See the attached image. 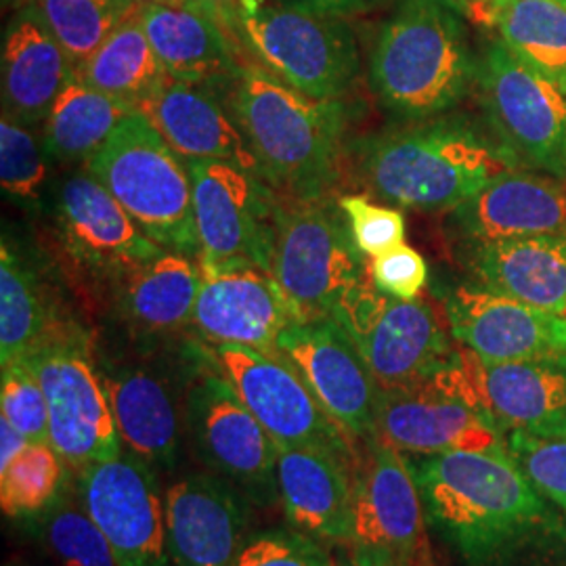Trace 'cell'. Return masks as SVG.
<instances>
[{
  "label": "cell",
  "mask_w": 566,
  "mask_h": 566,
  "mask_svg": "<svg viewBox=\"0 0 566 566\" xmlns=\"http://www.w3.org/2000/svg\"><path fill=\"white\" fill-rule=\"evenodd\" d=\"M374 439L411 455L507 451L504 430L481 403L462 350L430 378L380 390Z\"/></svg>",
  "instance_id": "ba28073f"
},
{
  "label": "cell",
  "mask_w": 566,
  "mask_h": 566,
  "mask_svg": "<svg viewBox=\"0 0 566 566\" xmlns=\"http://www.w3.org/2000/svg\"><path fill=\"white\" fill-rule=\"evenodd\" d=\"M139 20L154 51L175 81L223 91L242 67L212 0L179 7L142 4Z\"/></svg>",
  "instance_id": "cb8c5ba5"
},
{
  "label": "cell",
  "mask_w": 566,
  "mask_h": 566,
  "mask_svg": "<svg viewBox=\"0 0 566 566\" xmlns=\"http://www.w3.org/2000/svg\"><path fill=\"white\" fill-rule=\"evenodd\" d=\"M202 266L181 252L164 250L116 285V303L133 329L147 336L181 332L193 324Z\"/></svg>",
  "instance_id": "f546056e"
},
{
  "label": "cell",
  "mask_w": 566,
  "mask_h": 566,
  "mask_svg": "<svg viewBox=\"0 0 566 566\" xmlns=\"http://www.w3.org/2000/svg\"><path fill=\"white\" fill-rule=\"evenodd\" d=\"M142 4H166V7H179V4H187L191 0H137Z\"/></svg>",
  "instance_id": "7dc6e473"
},
{
  "label": "cell",
  "mask_w": 566,
  "mask_h": 566,
  "mask_svg": "<svg viewBox=\"0 0 566 566\" xmlns=\"http://www.w3.org/2000/svg\"><path fill=\"white\" fill-rule=\"evenodd\" d=\"M521 166L491 128L468 118L439 116L369 143L364 179L385 202L420 212H446Z\"/></svg>",
  "instance_id": "3957f363"
},
{
  "label": "cell",
  "mask_w": 566,
  "mask_h": 566,
  "mask_svg": "<svg viewBox=\"0 0 566 566\" xmlns=\"http://www.w3.org/2000/svg\"><path fill=\"white\" fill-rule=\"evenodd\" d=\"M357 462L319 447H277V491L287 523L313 539L348 544Z\"/></svg>",
  "instance_id": "7402d4cb"
},
{
  "label": "cell",
  "mask_w": 566,
  "mask_h": 566,
  "mask_svg": "<svg viewBox=\"0 0 566 566\" xmlns=\"http://www.w3.org/2000/svg\"><path fill=\"white\" fill-rule=\"evenodd\" d=\"M120 2H137V0H120Z\"/></svg>",
  "instance_id": "c3c4849f"
},
{
  "label": "cell",
  "mask_w": 566,
  "mask_h": 566,
  "mask_svg": "<svg viewBox=\"0 0 566 566\" xmlns=\"http://www.w3.org/2000/svg\"><path fill=\"white\" fill-rule=\"evenodd\" d=\"M202 273L261 266L271 273L275 193L261 177L223 160H185Z\"/></svg>",
  "instance_id": "5bb4252c"
},
{
  "label": "cell",
  "mask_w": 566,
  "mask_h": 566,
  "mask_svg": "<svg viewBox=\"0 0 566 566\" xmlns=\"http://www.w3.org/2000/svg\"><path fill=\"white\" fill-rule=\"evenodd\" d=\"M67 465L51 443H30L0 470V506L11 518L34 516L55 504Z\"/></svg>",
  "instance_id": "d590c367"
},
{
  "label": "cell",
  "mask_w": 566,
  "mask_h": 566,
  "mask_svg": "<svg viewBox=\"0 0 566 566\" xmlns=\"http://www.w3.org/2000/svg\"><path fill=\"white\" fill-rule=\"evenodd\" d=\"M76 74L93 88L135 107L168 78L163 61L143 30L139 9L82 63Z\"/></svg>",
  "instance_id": "d6a6232c"
},
{
  "label": "cell",
  "mask_w": 566,
  "mask_h": 566,
  "mask_svg": "<svg viewBox=\"0 0 566 566\" xmlns=\"http://www.w3.org/2000/svg\"><path fill=\"white\" fill-rule=\"evenodd\" d=\"M338 206L343 208L353 240L367 256H380L403 243L405 219L399 210L371 203L364 196H344Z\"/></svg>",
  "instance_id": "b9f144b4"
},
{
  "label": "cell",
  "mask_w": 566,
  "mask_h": 566,
  "mask_svg": "<svg viewBox=\"0 0 566 566\" xmlns=\"http://www.w3.org/2000/svg\"><path fill=\"white\" fill-rule=\"evenodd\" d=\"M2 105L21 124L46 120L76 65L42 20L34 2L23 4L2 36Z\"/></svg>",
  "instance_id": "4316f807"
},
{
  "label": "cell",
  "mask_w": 566,
  "mask_h": 566,
  "mask_svg": "<svg viewBox=\"0 0 566 566\" xmlns=\"http://www.w3.org/2000/svg\"><path fill=\"white\" fill-rule=\"evenodd\" d=\"M464 18L443 0H399L369 61V82L386 109L407 122L439 118L476 84Z\"/></svg>",
  "instance_id": "277c9868"
},
{
  "label": "cell",
  "mask_w": 566,
  "mask_h": 566,
  "mask_svg": "<svg viewBox=\"0 0 566 566\" xmlns=\"http://www.w3.org/2000/svg\"><path fill=\"white\" fill-rule=\"evenodd\" d=\"M63 327L36 273L2 240L0 248V364L25 361Z\"/></svg>",
  "instance_id": "1f68e13d"
},
{
  "label": "cell",
  "mask_w": 566,
  "mask_h": 566,
  "mask_svg": "<svg viewBox=\"0 0 566 566\" xmlns=\"http://www.w3.org/2000/svg\"><path fill=\"white\" fill-rule=\"evenodd\" d=\"M25 364L44 390L49 443L67 470L81 476L91 465L120 455V434L99 365L93 361L88 340L76 327H63Z\"/></svg>",
  "instance_id": "9c48e42d"
},
{
  "label": "cell",
  "mask_w": 566,
  "mask_h": 566,
  "mask_svg": "<svg viewBox=\"0 0 566 566\" xmlns=\"http://www.w3.org/2000/svg\"><path fill=\"white\" fill-rule=\"evenodd\" d=\"M468 243L465 266L479 285L566 315V233Z\"/></svg>",
  "instance_id": "83f0119b"
},
{
  "label": "cell",
  "mask_w": 566,
  "mask_h": 566,
  "mask_svg": "<svg viewBox=\"0 0 566 566\" xmlns=\"http://www.w3.org/2000/svg\"><path fill=\"white\" fill-rule=\"evenodd\" d=\"M451 212L468 242L566 233V182L510 170Z\"/></svg>",
  "instance_id": "484cf974"
},
{
  "label": "cell",
  "mask_w": 566,
  "mask_h": 566,
  "mask_svg": "<svg viewBox=\"0 0 566 566\" xmlns=\"http://www.w3.org/2000/svg\"><path fill=\"white\" fill-rule=\"evenodd\" d=\"M424 504L405 453L365 441L355 465L353 566H430Z\"/></svg>",
  "instance_id": "8fae6325"
},
{
  "label": "cell",
  "mask_w": 566,
  "mask_h": 566,
  "mask_svg": "<svg viewBox=\"0 0 566 566\" xmlns=\"http://www.w3.org/2000/svg\"><path fill=\"white\" fill-rule=\"evenodd\" d=\"M465 369L502 430L566 439V355L518 364H485L462 350Z\"/></svg>",
  "instance_id": "603a6c76"
},
{
  "label": "cell",
  "mask_w": 566,
  "mask_h": 566,
  "mask_svg": "<svg viewBox=\"0 0 566 566\" xmlns=\"http://www.w3.org/2000/svg\"><path fill=\"white\" fill-rule=\"evenodd\" d=\"M369 280L386 296L416 301L428 282V266L424 256L403 242L386 250L380 256H374Z\"/></svg>",
  "instance_id": "7bdbcfd3"
},
{
  "label": "cell",
  "mask_w": 566,
  "mask_h": 566,
  "mask_svg": "<svg viewBox=\"0 0 566 566\" xmlns=\"http://www.w3.org/2000/svg\"><path fill=\"white\" fill-rule=\"evenodd\" d=\"M122 446L154 470H172L181 449V413L170 385L142 365H103Z\"/></svg>",
  "instance_id": "f1b7e54d"
},
{
  "label": "cell",
  "mask_w": 566,
  "mask_h": 566,
  "mask_svg": "<svg viewBox=\"0 0 566 566\" xmlns=\"http://www.w3.org/2000/svg\"><path fill=\"white\" fill-rule=\"evenodd\" d=\"M455 13L476 25L495 28L504 0H443Z\"/></svg>",
  "instance_id": "f6af8a7d"
},
{
  "label": "cell",
  "mask_w": 566,
  "mask_h": 566,
  "mask_svg": "<svg viewBox=\"0 0 566 566\" xmlns=\"http://www.w3.org/2000/svg\"><path fill=\"white\" fill-rule=\"evenodd\" d=\"M166 537L175 566H231L250 526V500L214 472L179 479L164 493Z\"/></svg>",
  "instance_id": "ffe728a7"
},
{
  "label": "cell",
  "mask_w": 566,
  "mask_h": 566,
  "mask_svg": "<svg viewBox=\"0 0 566 566\" xmlns=\"http://www.w3.org/2000/svg\"><path fill=\"white\" fill-rule=\"evenodd\" d=\"M507 451L542 497L566 512V439L510 430Z\"/></svg>",
  "instance_id": "f35d334b"
},
{
  "label": "cell",
  "mask_w": 566,
  "mask_h": 566,
  "mask_svg": "<svg viewBox=\"0 0 566 566\" xmlns=\"http://www.w3.org/2000/svg\"><path fill=\"white\" fill-rule=\"evenodd\" d=\"M208 359L233 386L275 446L319 447L359 458L355 441L327 416L301 371L282 353L212 344Z\"/></svg>",
  "instance_id": "9a60e30c"
},
{
  "label": "cell",
  "mask_w": 566,
  "mask_h": 566,
  "mask_svg": "<svg viewBox=\"0 0 566 566\" xmlns=\"http://www.w3.org/2000/svg\"><path fill=\"white\" fill-rule=\"evenodd\" d=\"M409 464L428 525L472 566L495 565L558 525L510 451H449Z\"/></svg>",
  "instance_id": "6da1fadb"
},
{
  "label": "cell",
  "mask_w": 566,
  "mask_h": 566,
  "mask_svg": "<svg viewBox=\"0 0 566 566\" xmlns=\"http://www.w3.org/2000/svg\"><path fill=\"white\" fill-rule=\"evenodd\" d=\"M296 2L322 15L346 20L353 15H364L367 11H374L385 0H296Z\"/></svg>",
  "instance_id": "ee69618b"
},
{
  "label": "cell",
  "mask_w": 566,
  "mask_h": 566,
  "mask_svg": "<svg viewBox=\"0 0 566 566\" xmlns=\"http://www.w3.org/2000/svg\"><path fill=\"white\" fill-rule=\"evenodd\" d=\"M182 418L198 458L210 472L259 506L280 502L277 446L214 365L193 374Z\"/></svg>",
  "instance_id": "4fadbf2b"
},
{
  "label": "cell",
  "mask_w": 566,
  "mask_h": 566,
  "mask_svg": "<svg viewBox=\"0 0 566 566\" xmlns=\"http://www.w3.org/2000/svg\"><path fill=\"white\" fill-rule=\"evenodd\" d=\"M103 187L168 252L200 259L187 164L139 112L126 116L86 163Z\"/></svg>",
  "instance_id": "8992f818"
},
{
  "label": "cell",
  "mask_w": 566,
  "mask_h": 566,
  "mask_svg": "<svg viewBox=\"0 0 566 566\" xmlns=\"http://www.w3.org/2000/svg\"><path fill=\"white\" fill-rule=\"evenodd\" d=\"M231 566H336L324 542L301 531H264L250 537Z\"/></svg>",
  "instance_id": "60d3db41"
},
{
  "label": "cell",
  "mask_w": 566,
  "mask_h": 566,
  "mask_svg": "<svg viewBox=\"0 0 566 566\" xmlns=\"http://www.w3.org/2000/svg\"><path fill=\"white\" fill-rule=\"evenodd\" d=\"M277 350L355 443L374 439L380 388L343 325L334 317L296 322L283 332Z\"/></svg>",
  "instance_id": "ac0fdd59"
},
{
  "label": "cell",
  "mask_w": 566,
  "mask_h": 566,
  "mask_svg": "<svg viewBox=\"0 0 566 566\" xmlns=\"http://www.w3.org/2000/svg\"><path fill=\"white\" fill-rule=\"evenodd\" d=\"M495 28L512 53L566 91L565 2L504 0Z\"/></svg>",
  "instance_id": "836d02e7"
},
{
  "label": "cell",
  "mask_w": 566,
  "mask_h": 566,
  "mask_svg": "<svg viewBox=\"0 0 566 566\" xmlns=\"http://www.w3.org/2000/svg\"><path fill=\"white\" fill-rule=\"evenodd\" d=\"M451 336L485 364L566 355V315L547 313L483 285H458L446 298Z\"/></svg>",
  "instance_id": "d6986e66"
},
{
  "label": "cell",
  "mask_w": 566,
  "mask_h": 566,
  "mask_svg": "<svg viewBox=\"0 0 566 566\" xmlns=\"http://www.w3.org/2000/svg\"><path fill=\"white\" fill-rule=\"evenodd\" d=\"M182 160H223L261 177L238 124L223 102L202 86L166 78L137 105ZM263 179V177H261Z\"/></svg>",
  "instance_id": "d4e9b609"
},
{
  "label": "cell",
  "mask_w": 566,
  "mask_h": 566,
  "mask_svg": "<svg viewBox=\"0 0 566 566\" xmlns=\"http://www.w3.org/2000/svg\"><path fill=\"white\" fill-rule=\"evenodd\" d=\"M42 537L57 566H120L102 528L82 504L51 507Z\"/></svg>",
  "instance_id": "8d00e7d4"
},
{
  "label": "cell",
  "mask_w": 566,
  "mask_h": 566,
  "mask_svg": "<svg viewBox=\"0 0 566 566\" xmlns=\"http://www.w3.org/2000/svg\"><path fill=\"white\" fill-rule=\"evenodd\" d=\"M2 418L30 443H49V403L41 382L25 361L2 365Z\"/></svg>",
  "instance_id": "ab89813d"
},
{
  "label": "cell",
  "mask_w": 566,
  "mask_h": 566,
  "mask_svg": "<svg viewBox=\"0 0 566 566\" xmlns=\"http://www.w3.org/2000/svg\"><path fill=\"white\" fill-rule=\"evenodd\" d=\"M76 70L107 41L142 2L32 0Z\"/></svg>",
  "instance_id": "e575fe53"
},
{
  "label": "cell",
  "mask_w": 566,
  "mask_h": 566,
  "mask_svg": "<svg viewBox=\"0 0 566 566\" xmlns=\"http://www.w3.org/2000/svg\"><path fill=\"white\" fill-rule=\"evenodd\" d=\"M224 28L261 65L311 99L343 97L359 74L353 30L296 0H212Z\"/></svg>",
  "instance_id": "5b68a950"
},
{
  "label": "cell",
  "mask_w": 566,
  "mask_h": 566,
  "mask_svg": "<svg viewBox=\"0 0 566 566\" xmlns=\"http://www.w3.org/2000/svg\"><path fill=\"white\" fill-rule=\"evenodd\" d=\"M560 2H565V4H566V0H560Z\"/></svg>",
  "instance_id": "681fc988"
},
{
  "label": "cell",
  "mask_w": 566,
  "mask_h": 566,
  "mask_svg": "<svg viewBox=\"0 0 566 566\" xmlns=\"http://www.w3.org/2000/svg\"><path fill=\"white\" fill-rule=\"evenodd\" d=\"M476 84L489 128L521 160L566 179V91L493 42L479 61Z\"/></svg>",
  "instance_id": "7c38bea8"
},
{
  "label": "cell",
  "mask_w": 566,
  "mask_h": 566,
  "mask_svg": "<svg viewBox=\"0 0 566 566\" xmlns=\"http://www.w3.org/2000/svg\"><path fill=\"white\" fill-rule=\"evenodd\" d=\"M223 91L263 181L290 198H324L343 145V103L311 99L259 63H242Z\"/></svg>",
  "instance_id": "7a4b0ae2"
},
{
  "label": "cell",
  "mask_w": 566,
  "mask_h": 566,
  "mask_svg": "<svg viewBox=\"0 0 566 566\" xmlns=\"http://www.w3.org/2000/svg\"><path fill=\"white\" fill-rule=\"evenodd\" d=\"M30 441L21 434L15 426L9 424L4 418H0V470L11 464Z\"/></svg>",
  "instance_id": "bcb514c9"
},
{
  "label": "cell",
  "mask_w": 566,
  "mask_h": 566,
  "mask_svg": "<svg viewBox=\"0 0 566 566\" xmlns=\"http://www.w3.org/2000/svg\"><path fill=\"white\" fill-rule=\"evenodd\" d=\"M343 208L317 200L275 202L271 273L303 322L332 317L365 282L364 252L343 221Z\"/></svg>",
  "instance_id": "52a82bcc"
},
{
  "label": "cell",
  "mask_w": 566,
  "mask_h": 566,
  "mask_svg": "<svg viewBox=\"0 0 566 566\" xmlns=\"http://www.w3.org/2000/svg\"><path fill=\"white\" fill-rule=\"evenodd\" d=\"M296 322H303L301 313L261 266L202 273L193 325L206 343L280 353L283 332Z\"/></svg>",
  "instance_id": "44dd1931"
},
{
  "label": "cell",
  "mask_w": 566,
  "mask_h": 566,
  "mask_svg": "<svg viewBox=\"0 0 566 566\" xmlns=\"http://www.w3.org/2000/svg\"><path fill=\"white\" fill-rule=\"evenodd\" d=\"M81 504L120 566H175L156 470L128 449L81 474Z\"/></svg>",
  "instance_id": "2e32d148"
},
{
  "label": "cell",
  "mask_w": 566,
  "mask_h": 566,
  "mask_svg": "<svg viewBox=\"0 0 566 566\" xmlns=\"http://www.w3.org/2000/svg\"><path fill=\"white\" fill-rule=\"evenodd\" d=\"M55 219L63 254L91 280L118 285L124 275L164 252L93 175L63 181Z\"/></svg>",
  "instance_id": "e0dca14e"
},
{
  "label": "cell",
  "mask_w": 566,
  "mask_h": 566,
  "mask_svg": "<svg viewBox=\"0 0 566 566\" xmlns=\"http://www.w3.org/2000/svg\"><path fill=\"white\" fill-rule=\"evenodd\" d=\"M137 107L93 88L76 74L44 120V149L61 163H88Z\"/></svg>",
  "instance_id": "4dcf8cb0"
},
{
  "label": "cell",
  "mask_w": 566,
  "mask_h": 566,
  "mask_svg": "<svg viewBox=\"0 0 566 566\" xmlns=\"http://www.w3.org/2000/svg\"><path fill=\"white\" fill-rule=\"evenodd\" d=\"M46 179V163L41 145L20 120L2 112L0 122V182L13 202L39 200Z\"/></svg>",
  "instance_id": "74e56055"
},
{
  "label": "cell",
  "mask_w": 566,
  "mask_h": 566,
  "mask_svg": "<svg viewBox=\"0 0 566 566\" xmlns=\"http://www.w3.org/2000/svg\"><path fill=\"white\" fill-rule=\"evenodd\" d=\"M332 317L353 338L380 390L416 385L458 357L432 304L386 296L371 280L357 285Z\"/></svg>",
  "instance_id": "30bf717a"
}]
</instances>
